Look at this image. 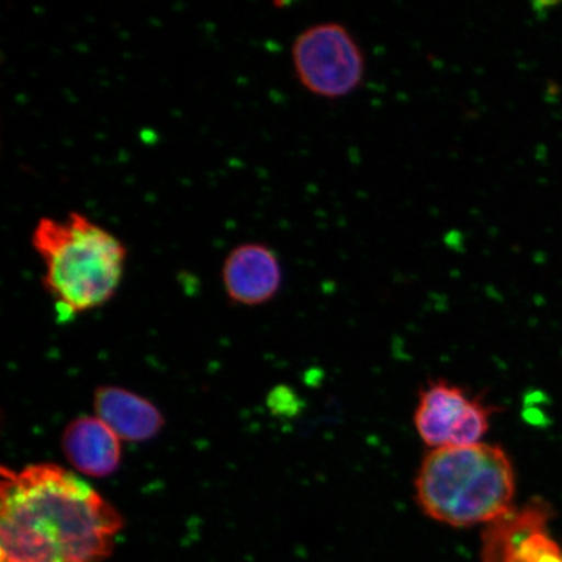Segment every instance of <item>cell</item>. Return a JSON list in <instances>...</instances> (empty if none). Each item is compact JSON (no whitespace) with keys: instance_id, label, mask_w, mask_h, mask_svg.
<instances>
[{"instance_id":"obj_1","label":"cell","mask_w":562,"mask_h":562,"mask_svg":"<svg viewBox=\"0 0 562 562\" xmlns=\"http://www.w3.org/2000/svg\"><path fill=\"white\" fill-rule=\"evenodd\" d=\"M123 525L114 505L55 463L2 468V562H103Z\"/></svg>"},{"instance_id":"obj_4","label":"cell","mask_w":562,"mask_h":562,"mask_svg":"<svg viewBox=\"0 0 562 562\" xmlns=\"http://www.w3.org/2000/svg\"><path fill=\"white\" fill-rule=\"evenodd\" d=\"M296 79L323 100H342L362 86L367 58L353 33L337 21L307 26L292 45Z\"/></svg>"},{"instance_id":"obj_6","label":"cell","mask_w":562,"mask_h":562,"mask_svg":"<svg viewBox=\"0 0 562 562\" xmlns=\"http://www.w3.org/2000/svg\"><path fill=\"white\" fill-rule=\"evenodd\" d=\"M548 509L531 503L486 525L482 557L486 562H562V547L544 530Z\"/></svg>"},{"instance_id":"obj_7","label":"cell","mask_w":562,"mask_h":562,"mask_svg":"<svg viewBox=\"0 0 562 562\" xmlns=\"http://www.w3.org/2000/svg\"><path fill=\"white\" fill-rule=\"evenodd\" d=\"M222 279L232 302L256 306L277 296L283 271L270 246L246 243L236 246L224 259Z\"/></svg>"},{"instance_id":"obj_3","label":"cell","mask_w":562,"mask_h":562,"mask_svg":"<svg viewBox=\"0 0 562 562\" xmlns=\"http://www.w3.org/2000/svg\"><path fill=\"white\" fill-rule=\"evenodd\" d=\"M416 494L435 521L488 525L513 509L515 469L501 447L487 442L431 449L419 468Z\"/></svg>"},{"instance_id":"obj_8","label":"cell","mask_w":562,"mask_h":562,"mask_svg":"<svg viewBox=\"0 0 562 562\" xmlns=\"http://www.w3.org/2000/svg\"><path fill=\"white\" fill-rule=\"evenodd\" d=\"M63 453L77 472L104 477L121 465V439L100 418L79 417L63 432Z\"/></svg>"},{"instance_id":"obj_2","label":"cell","mask_w":562,"mask_h":562,"mask_svg":"<svg viewBox=\"0 0 562 562\" xmlns=\"http://www.w3.org/2000/svg\"><path fill=\"white\" fill-rule=\"evenodd\" d=\"M32 246L45 266L42 284L60 314L93 311L114 297L122 283L125 245L79 211L65 220L41 217Z\"/></svg>"},{"instance_id":"obj_5","label":"cell","mask_w":562,"mask_h":562,"mask_svg":"<svg viewBox=\"0 0 562 562\" xmlns=\"http://www.w3.org/2000/svg\"><path fill=\"white\" fill-rule=\"evenodd\" d=\"M492 412L460 386L435 382L422 391L414 422L420 439L432 449L472 446L487 434Z\"/></svg>"},{"instance_id":"obj_9","label":"cell","mask_w":562,"mask_h":562,"mask_svg":"<svg viewBox=\"0 0 562 562\" xmlns=\"http://www.w3.org/2000/svg\"><path fill=\"white\" fill-rule=\"evenodd\" d=\"M98 418L108 425L117 438L126 441L150 440L165 425L158 407L128 390L101 386L94 396Z\"/></svg>"}]
</instances>
